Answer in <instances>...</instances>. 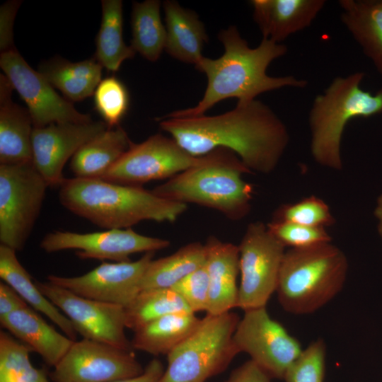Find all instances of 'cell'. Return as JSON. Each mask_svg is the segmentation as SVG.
I'll return each mask as SVG.
<instances>
[{
	"label": "cell",
	"mask_w": 382,
	"mask_h": 382,
	"mask_svg": "<svg viewBox=\"0 0 382 382\" xmlns=\"http://www.w3.org/2000/svg\"><path fill=\"white\" fill-rule=\"evenodd\" d=\"M156 120L163 131L192 156L226 149L233 152L253 173L272 172L290 139L282 120L256 99L237 103L233 110L218 115Z\"/></svg>",
	"instance_id": "cell-1"
},
{
	"label": "cell",
	"mask_w": 382,
	"mask_h": 382,
	"mask_svg": "<svg viewBox=\"0 0 382 382\" xmlns=\"http://www.w3.org/2000/svg\"><path fill=\"white\" fill-rule=\"evenodd\" d=\"M218 39L224 48L223 54L217 59L203 57L195 66L207 79L202 99L192 108L175 110L158 118L201 116L228 98H236L238 103H245L268 91L307 86L306 80L292 75L272 76L267 74L270 64L286 53V45L262 38L257 47L252 48L235 25L221 30Z\"/></svg>",
	"instance_id": "cell-2"
},
{
	"label": "cell",
	"mask_w": 382,
	"mask_h": 382,
	"mask_svg": "<svg viewBox=\"0 0 382 382\" xmlns=\"http://www.w3.org/2000/svg\"><path fill=\"white\" fill-rule=\"evenodd\" d=\"M59 187L66 209L105 229L128 228L145 220L174 222L187 207L141 186L100 178H65Z\"/></svg>",
	"instance_id": "cell-3"
},
{
	"label": "cell",
	"mask_w": 382,
	"mask_h": 382,
	"mask_svg": "<svg viewBox=\"0 0 382 382\" xmlns=\"http://www.w3.org/2000/svg\"><path fill=\"white\" fill-rule=\"evenodd\" d=\"M348 271L344 252L331 243L285 251L276 293L284 310L313 313L342 289Z\"/></svg>",
	"instance_id": "cell-4"
},
{
	"label": "cell",
	"mask_w": 382,
	"mask_h": 382,
	"mask_svg": "<svg viewBox=\"0 0 382 382\" xmlns=\"http://www.w3.org/2000/svg\"><path fill=\"white\" fill-rule=\"evenodd\" d=\"M253 174L232 151L219 148L210 163L168 179L151 191L161 197L215 209L231 220H241L251 209L253 188L242 178Z\"/></svg>",
	"instance_id": "cell-5"
},
{
	"label": "cell",
	"mask_w": 382,
	"mask_h": 382,
	"mask_svg": "<svg viewBox=\"0 0 382 382\" xmlns=\"http://www.w3.org/2000/svg\"><path fill=\"white\" fill-rule=\"evenodd\" d=\"M361 71L333 79L314 98L308 114L311 153L315 161L336 170L342 168L341 141L347 123L382 112V88L373 94L360 85Z\"/></svg>",
	"instance_id": "cell-6"
},
{
	"label": "cell",
	"mask_w": 382,
	"mask_h": 382,
	"mask_svg": "<svg viewBox=\"0 0 382 382\" xmlns=\"http://www.w3.org/2000/svg\"><path fill=\"white\" fill-rule=\"evenodd\" d=\"M240 318L234 312L207 314L197 328L167 355L158 382H205L221 374L239 353L233 335Z\"/></svg>",
	"instance_id": "cell-7"
},
{
	"label": "cell",
	"mask_w": 382,
	"mask_h": 382,
	"mask_svg": "<svg viewBox=\"0 0 382 382\" xmlns=\"http://www.w3.org/2000/svg\"><path fill=\"white\" fill-rule=\"evenodd\" d=\"M48 185L33 163L0 165V241L22 250L40 213Z\"/></svg>",
	"instance_id": "cell-8"
},
{
	"label": "cell",
	"mask_w": 382,
	"mask_h": 382,
	"mask_svg": "<svg viewBox=\"0 0 382 382\" xmlns=\"http://www.w3.org/2000/svg\"><path fill=\"white\" fill-rule=\"evenodd\" d=\"M218 149L204 156H195L171 138L158 133L129 149L103 175L102 180L127 185H138L170 178L195 166L214 161Z\"/></svg>",
	"instance_id": "cell-9"
},
{
	"label": "cell",
	"mask_w": 382,
	"mask_h": 382,
	"mask_svg": "<svg viewBox=\"0 0 382 382\" xmlns=\"http://www.w3.org/2000/svg\"><path fill=\"white\" fill-rule=\"evenodd\" d=\"M241 283L237 308L266 307L276 291L285 247L261 221L250 223L238 245Z\"/></svg>",
	"instance_id": "cell-10"
},
{
	"label": "cell",
	"mask_w": 382,
	"mask_h": 382,
	"mask_svg": "<svg viewBox=\"0 0 382 382\" xmlns=\"http://www.w3.org/2000/svg\"><path fill=\"white\" fill-rule=\"evenodd\" d=\"M244 312L233 335L236 347L271 378H283L303 351L300 342L270 316L266 307Z\"/></svg>",
	"instance_id": "cell-11"
},
{
	"label": "cell",
	"mask_w": 382,
	"mask_h": 382,
	"mask_svg": "<svg viewBox=\"0 0 382 382\" xmlns=\"http://www.w3.org/2000/svg\"><path fill=\"white\" fill-rule=\"evenodd\" d=\"M35 282L41 293L69 318L83 338L133 350L125 332L124 307L82 297L49 282Z\"/></svg>",
	"instance_id": "cell-12"
},
{
	"label": "cell",
	"mask_w": 382,
	"mask_h": 382,
	"mask_svg": "<svg viewBox=\"0 0 382 382\" xmlns=\"http://www.w3.org/2000/svg\"><path fill=\"white\" fill-rule=\"evenodd\" d=\"M144 371L132 350L83 338L74 341L50 378L53 382H114Z\"/></svg>",
	"instance_id": "cell-13"
},
{
	"label": "cell",
	"mask_w": 382,
	"mask_h": 382,
	"mask_svg": "<svg viewBox=\"0 0 382 382\" xmlns=\"http://www.w3.org/2000/svg\"><path fill=\"white\" fill-rule=\"evenodd\" d=\"M0 66L26 103L34 127L53 123H86L90 115L79 112L72 103L59 96L50 83L34 70L16 49L1 53Z\"/></svg>",
	"instance_id": "cell-14"
},
{
	"label": "cell",
	"mask_w": 382,
	"mask_h": 382,
	"mask_svg": "<svg viewBox=\"0 0 382 382\" xmlns=\"http://www.w3.org/2000/svg\"><path fill=\"white\" fill-rule=\"evenodd\" d=\"M148 252L136 261L107 262L77 277L49 274L47 282L82 297L113 303L125 308L141 291L143 276L154 260Z\"/></svg>",
	"instance_id": "cell-15"
},
{
	"label": "cell",
	"mask_w": 382,
	"mask_h": 382,
	"mask_svg": "<svg viewBox=\"0 0 382 382\" xmlns=\"http://www.w3.org/2000/svg\"><path fill=\"white\" fill-rule=\"evenodd\" d=\"M170 243L168 240L141 235L128 228L87 233L54 231L42 238L40 246L48 253L76 250V255L82 260L128 262L132 254L155 252Z\"/></svg>",
	"instance_id": "cell-16"
},
{
	"label": "cell",
	"mask_w": 382,
	"mask_h": 382,
	"mask_svg": "<svg viewBox=\"0 0 382 382\" xmlns=\"http://www.w3.org/2000/svg\"><path fill=\"white\" fill-rule=\"evenodd\" d=\"M103 121L60 122L34 127L33 163L48 186H58L65 179L62 170L67 161L87 141L107 129Z\"/></svg>",
	"instance_id": "cell-17"
},
{
	"label": "cell",
	"mask_w": 382,
	"mask_h": 382,
	"mask_svg": "<svg viewBox=\"0 0 382 382\" xmlns=\"http://www.w3.org/2000/svg\"><path fill=\"white\" fill-rule=\"evenodd\" d=\"M325 0H253V18L262 38L281 43L312 24Z\"/></svg>",
	"instance_id": "cell-18"
},
{
	"label": "cell",
	"mask_w": 382,
	"mask_h": 382,
	"mask_svg": "<svg viewBox=\"0 0 382 382\" xmlns=\"http://www.w3.org/2000/svg\"><path fill=\"white\" fill-rule=\"evenodd\" d=\"M205 266L209 275V299L207 314L217 316L237 308L239 270L238 245L224 242L214 236L205 244Z\"/></svg>",
	"instance_id": "cell-19"
},
{
	"label": "cell",
	"mask_w": 382,
	"mask_h": 382,
	"mask_svg": "<svg viewBox=\"0 0 382 382\" xmlns=\"http://www.w3.org/2000/svg\"><path fill=\"white\" fill-rule=\"evenodd\" d=\"M7 77L0 74V165L33 162L31 137L34 129L28 108L13 103Z\"/></svg>",
	"instance_id": "cell-20"
},
{
	"label": "cell",
	"mask_w": 382,
	"mask_h": 382,
	"mask_svg": "<svg viewBox=\"0 0 382 382\" xmlns=\"http://www.w3.org/2000/svg\"><path fill=\"white\" fill-rule=\"evenodd\" d=\"M2 328L54 367L74 342L57 332L29 306L0 318Z\"/></svg>",
	"instance_id": "cell-21"
},
{
	"label": "cell",
	"mask_w": 382,
	"mask_h": 382,
	"mask_svg": "<svg viewBox=\"0 0 382 382\" xmlns=\"http://www.w3.org/2000/svg\"><path fill=\"white\" fill-rule=\"evenodd\" d=\"M166 30V52L173 58L195 66L203 57L208 40L204 23L197 14L177 1L163 2Z\"/></svg>",
	"instance_id": "cell-22"
},
{
	"label": "cell",
	"mask_w": 382,
	"mask_h": 382,
	"mask_svg": "<svg viewBox=\"0 0 382 382\" xmlns=\"http://www.w3.org/2000/svg\"><path fill=\"white\" fill-rule=\"evenodd\" d=\"M340 19L382 75V1L340 0Z\"/></svg>",
	"instance_id": "cell-23"
},
{
	"label": "cell",
	"mask_w": 382,
	"mask_h": 382,
	"mask_svg": "<svg viewBox=\"0 0 382 382\" xmlns=\"http://www.w3.org/2000/svg\"><path fill=\"white\" fill-rule=\"evenodd\" d=\"M103 66L94 58L71 62L59 56L42 62L38 71L70 102L93 95L101 81Z\"/></svg>",
	"instance_id": "cell-24"
},
{
	"label": "cell",
	"mask_w": 382,
	"mask_h": 382,
	"mask_svg": "<svg viewBox=\"0 0 382 382\" xmlns=\"http://www.w3.org/2000/svg\"><path fill=\"white\" fill-rule=\"evenodd\" d=\"M132 143L120 126L108 128L76 152L70 169L76 178H101Z\"/></svg>",
	"instance_id": "cell-25"
},
{
	"label": "cell",
	"mask_w": 382,
	"mask_h": 382,
	"mask_svg": "<svg viewBox=\"0 0 382 382\" xmlns=\"http://www.w3.org/2000/svg\"><path fill=\"white\" fill-rule=\"evenodd\" d=\"M16 250L0 245V277L23 299L55 323L70 339L76 341L77 332L69 318L37 287L35 281L18 261Z\"/></svg>",
	"instance_id": "cell-26"
},
{
	"label": "cell",
	"mask_w": 382,
	"mask_h": 382,
	"mask_svg": "<svg viewBox=\"0 0 382 382\" xmlns=\"http://www.w3.org/2000/svg\"><path fill=\"white\" fill-rule=\"evenodd\" d=\"M194 313H176L154 320L134 331L133 349L158 356L168 355L199 326Z\"/></svg>",
	"instance_id": "cell-27"
},
{
	"label": "cell",
	"mask_w": 382,
	"mask_h": 382,
	"mask_svg": "<svg viewBox=\"0 0 382 382\" xmlns=\"http://www.w3.org/2000/svg\"><path fill=\"white\" fill-rule=\"evenodd\" d=\"M101 5L102 19L93 57L108 71L116 72L125 60L134 57L136 52L123 39L122 1L102 0Z\"/></svg>",
	"instance_id": "cell-28"
},
{
	"label": "cell",
	"mask_w": 382,
	"mask_h": 382,
	"mask_svg": "<svg viewBox=\"0 0 382 382\" xmlns=\"http://www.w3.org/2000/svg\"><path fill=\"white\" fill-rule=\"evenodd\" d=\"M206 258L204 244L192 242L168 256L153 260L141 279V291L170 289L183 278L204 266Z\"/></svg>",
	"instance_id": "cell-29"
},
{
	"label": "cell",
	"mask_w": 382,
	"mask_h": 382,
	"mask_svg": "<svg viewBox=\"0 0 382 382\" xmlns=\"http://www.w3.org/2000/svg\"><path fill=\"white\" fill-rule=\"evenodd\" d=\"M160 6L158 0L132 4L130 46L150 62L157 61L166 46V30L161 21Z\"/></svg>",
	"instance_id": "cell-30"
},
{
	"label": "cell",
	"mask_w": 382,
	"mask_h": 382,
	"mask_svg": "<svg viewBox=\"0 0 382 382\" xmlns=\"http://www.w3.org/2000/svg\"><path fill=\"white\" fill-rule=\"evenodd\" d=\"M184 312L192 313L181 296L172 289L142 290L125 308L126 328L134 331L161 317Z\"/></svg>",
	"instance_id": "cell-31"
},
{
	"label": "cell",
	"mask_w": 382,
	"mask_h": 382,
	"mask_svg": "<svg viewBox=\"0 0 382 382\" xmlns=\"http://www.w3.org/2000/svg\"><path fill=\"white\" fill-rule=\"evenodd\" d=\"M94 108L108 129L119 125L127 112L129 95L125 84L115 76L100 81L93 93Z\"/></svg>",
	"instance_id": "cell-32"
},
{
	"label": "cell",
	"mask_w": 382,
	"mask_h": 382,
	"mask_svg": "<svg viewBox=\"0 0 382 382\" xmlns=\"http://www.w3.org/2000/svg\"><path fill=\"white\" fill-rule=\"evenodd\" d=\"M272 221L324 228L335 223L329 206L322 199L314 195L305 197L296 203L282 205L274 212Z\"/></svg>",
	"instance_id": "cell-33"
},
{
	"label": "cell",
	"mask_w": 382,
	"mask_h": 382,
	"mask_svg": "<svg viewBox=\"0 0 382 382\" xmlns=\"http://www.w3.org/2000/svg\"><path fill=\"white\" fill-rule=\"evenodd\" d=\"M326 345L323 339L312 342L289 367L286 382H323Z\"/></svg>",
	"instance_id": "cell-34"
},
{
	"label": "cell",
	"mask_w": 382,
	"mask_h": 382,
	"mask_svg": "<svg viewBox=\"0 0 382 382\" xmlns=\"http://www.w3.org/2000/svg\"><path fill=\"white\" fill-rule=\"evenodd\" d=\"M267 227L270 232L286 248H303L331 243L332 237L326 228L272 221Z\"/></svg>",
	"instance_id": "cell-35"
},
{
	"label": "cell",
	"mask_w": 382,
	"mask_h": 382,
	"mask_svg": "<svg viewBox=\"0 0 382 382\" xmlns=\"http://www.w3.org/2000/svg\"><path fill=\"white\" fill-rule=\"evenodd\" d=\"M170 289L181 296L192 313L207 312L209 281L205 265L183 278Z\"/></svg>",
	"instance_id": "cell-36"
},
{
	"label": "cell",
	"mask_w": 382,
	"mask_h": 382,
	"mask_svg": "<svg viewBox=\"0 0 382 382\" xmlns=\"http://www.w3.org/2000/svg\"><path fill=\"white\" fill-rule=\"evenodd\" d=\"M21 1L10 0L0 7V50L1 53L15 50L13 25Z\"/></svg>",
	"instance_id": "cell-37"
},
{
	"label": "cell",
	"mask_w": 382,
	"mask_h": 382,
	"mask_svg": "<svg viewBox=\"0 0 382 382\" xmlns=\"http://www.w3.org/2000/svg\"><path fill=\"white\" fill-rule=\"evenodd\" d=\"M271 377L250 359L233 370L225 382H270Z\"/></svg>",
	"instance_id": "cell-38"
},
{
	"label": "cell",
	"mask_w": 382,
	"mask_h": 382,
	"mask_svg": "<svg viewBox=\"0 0 382 382\" xmlns=\"http://www.w3.org/2000/svg\"><path fill=\"white\" fill-rule=\"evenodd\" d=\"M24 299L4 282H0V318L28 307Z\"/></svg>",
	"instance_id": "cell-39"
},
{
	"label": "cell",
	"mask_w": 382,
	"mask_h": 382,
	"mask_svg": "<svg viewBox=\"0 0 382 382\" xmlns=\"http://www.w3.org/2000/svg\"><path fill=\"white\" fill-rule=\"evenodd\" d=\"M164 370L163 363L158 359H154L149 362L141 374L114 382H158Z\"/></svg>",
	"instance_id": "cell-40"
},
{
	"label": "cell",
	"mask_w": 382,
	"mask_h": 382,
	"mask_svg": "<svg viewBox=\"0 0 382 382\" xmlns=\"http://www.w3.org/2000/svg\"><path fill=\"white\" fill-rule=\"evenodd\" d=\"M0 382H50L42 369H36L33 365L8 379Z\"/></svg>",
	"instance_id": "cell-41"
},
{
	"label": "cell",
	"mask_w": 382,
	"mask_h": 382,
	"mask_svg": "<svg viewBox=\"0 0 382 382\" xmlns=\"http://www.w3.org/2000/svg\"><path fill=\"white\" fill-rule=\"evenodd\" d=\"M374 216L378 219V231L382 239V194L378 197L374 209Z\"/></svg>",
	"instance_id": "cell-42"
}]
</instances>
